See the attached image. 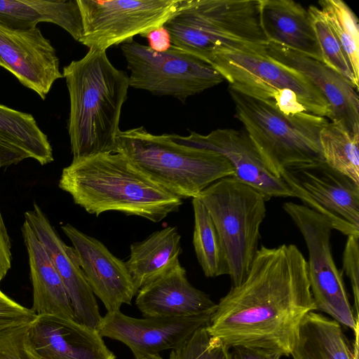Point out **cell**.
Instances as JSON below:
<instances>
[{
    "label": "cell",
    "instance_id": "26",
    "mask_svg": "<svg viewBox=\"0 0 359 359\" xmlns=\"http://www.w3.org/2000/svg\"><path fill=\"white\" fill-rule=\"evenodd\" d=\"M0 138L25 150L41 165L53 161L50 142L31 114L0 104Z\"/></svg>",
    "mask_w": 359,
    "mask_h": 359
},
{
    "label": "cell",
    "instance_id": "11",
    "mask_svg": "<svg viewBox=\"0 0 359 359\" xmlns=\"http://www.w3.org/2000/svg\"><path fill=\"white\" fill-rule=\"evenodd\" d=\"M182 0H77L83 34L79 42L89 49L107 48L144 36L163 26Z\"/></svg>",
    "mask_w": 359,
    "mask_h": 359
},
{
    "label": "cell",
    "instance_id": "8",
    "mask_svg": "<svg viewBox=\"0 0 359 359\" xmlns=\"http://www.w3.org/2000/svg\"><path fill=\"white\" fill-rule=\"evenodd\" d=\"M215 226L229 266L232 286L241 284L258 251L266 215L264 197L233 177L217 180L198 196Z\"/></svg>",
    "mask_w": 359,
    "mask_h": 359
},
{
    "label": "cell",
    "instance_id": "35",
    "mask_svg": "<svg viewBox=\"0 0 359 359\" xmlns=\"http://www.w3.org/2000/svg\"><path fill=\"white\" fill-rule=\"evenodd\" d=\"M11 242L0 209V283L11 268Z\"/></svg>",
    "mask_w": 359,
    "mask_h": 359
},
{
    "label": "cell",
    "instance_id": "20",
    "mask_svg": "<svg viewBox=\"0 0 359 359\" xmlns=\"http://www.w3.org/2000/svg\"><path fill=\"white\" fill-rule=\"evenodd\" d=\"M266 53L304 74L323 94L331 109L332 122L359 133V99L356 88L322 62L269 42Z\"/></svg>",
    "mask_w": 359,
    "mask_h": 359
},
{
    "label": "cell",
    "instance_id": "28",
    "mask_svg": "<svg viewBox=\"0 0 359 359\" xmlns=\"http://www.w3.org/2000/svg\"><path fill=\"white\" fill-rule=\"evenodd\" d=\"M359 133L350 132L343 124L327 122L320 132L325 163L359 184Z\"/></svg>",
    "mask_w": 359,
    "mask_h": 359
},
{
    "label": "cell",
    "instance_id": "21",
    "mask_svg": "<svg viewBox=\"0 0 359 359\" xmlns=\"http://www.w3.org/2000/svg\"><path fill=\"white\" fill-rule=\"evenodd\" d=\"M259 15L268 42L322 62L309 12L300 4L292 0H259Z\"/></svg>",
    "mask_w": 359,
    "mask_h": 359
},
{
    "label": "cell",
    "instance_id": "22",
    "mask_svg": "<svg viewBox=\"0 0 359 359\" xmlns=\"http://www.w3.org/2000/svg\"><path fill=\"white\" fill-rule=\"evenodd\" d=\"M22 233L28 255L33 290L32 309L36 316H54L76 320L58 273L42 243L25 221L22 226Z\"/></svg>",
    "mask_w": 359,
    "mask_h": 359
},
{
    "label": "cell",
    "instance_id": "39",
    "mask_svg": "<svg viewBox=\"0 0 359 359\" xmlns=\"http://www.w3.org/2000/svg\"><path fill=\"white\" fill-rule=\"evenodd\" d=\"M135 359H163L159 354L144 355L135 358Z\"/></svg>",
    "mask_w": 359,
    "mask_h": 359
},
{
    "label": "cell",
    "instance_id": "31",
    "mask_svg": "<svg viewBox=\"0 0 359 359\" xmlns=\"http://www.w3.org/2000/svg\"><path fill=\"white\" fill-rule=\"evenodd\" d=\"M168 359H231V354L229 348L219 339L212 336L205 325L172 349Z\"/></svg>",
    "mask_w": 359,
    "mask_h": 359
},
{
    "label": "cell",
    "instance_id": "14",
    "mask_svg": "<svg viewBox=\"0 0 359 359\" xmlns=\"http://www.w3.org/2000/svg\"><path fill=\"white\" fill-rule=\"evenodd\" d=\"M175 142L215 151L223 155L234 169V177L257 192L265 201L272 197H294L282 178L266 168L245 130L216 129L208 135L190 131L188 136L169 134Z\"/></svg>",
    "mask_w": 359,
    "mask_h": 359
},
{
    "label": "cell",
    "instance_id": "9",
    "mask_svg": "<svg viewBox=\"0 0 359 359\" xmlns=\"http://www.w3.org/2000/svg\"><path fill=\"white\" fill-rule=\"evenodd\" d=\"M121 48L130 72L129 86L181 102L224 81L210 64L177 47L156 52L133 39Z\"/></svg>",
    "mask_w": 359,
    "mask_h": 359
},
{
    "label": "cell",
    "instance_id": "30",
    "mask_svg": "<svg viewBox=\"0 0 359 359\" xmlns=\"http://www.w3.org/2000/svg\"><path fill=\"white\" fill-rule=\"evenodd\" d=\"M311 23L321 53L322 62L340 74L358 89L348 57L336 35L320 8L310 6L308 8Z\"/></svg>",
    "mask_w": 359,
    "mask_h": 359
},
{
    "label": "cell",
    "instance_id": "2",
    "mask_svg": "<svg viewBox=\"0 0 359 359\" xmlns=\"http://www.w3.org/2000/svg\"><path fill=\"white\" fill-rule=\"evenodd\" d=\"M74 202L96 216L108 211L159 222L177 212L182 198L142 172L121 153L72 160L58 183Z\"/></svg>",
    "mask_w": 359,
    "mask_h": 359
},
{
    "label": "cell",
    "instance_id": "34",
    "mask_svg": "<svg viewBox=\"0 0 359 359\" xmlns=\"http://www.w3.org/2000/svg\"><path fill=\"white\" fill-rule=\"evenodd\" d=\"M359 236H348L343 252V267L348 277L354 297L356 318L359 302Z\"/></svg>",
    "mask_w": 359,
    "mask_h": 359
},
{
    "label": "cell",
    "instance_id": "16",
    "mask_svg": "<svg viewBox=\"0 0 359 359\" xmlns=\"http://www.w3.org/2000/svg\"><path fill=\"white\" fill-rule=\"evenodd\" d=\"M77 255L80 266L95 296L107 312L130 304L138 290L126 263L114 255L99 240L70 224L61 226Z\"/></svg>",
    "mask_w": 359,
    "mask_h": 359
},
{
    "label": "cell",
    "instance_id": "24",
    "mask_svg": "<svg viewBox=\"0 0 359 359\" xmlns=\"http://www.w3.org/2000/svg\"><path fill=\"white\" fill-rule=\"evenodd\" d=\"M353 349L336 320L311 311L302 318L290 355L293 359H358V328Z\"/></svg>",
    "mask_w": 359,
    "mask_h": 359
},
{
    "label": "cell",
    "instance_id": "18",
    "mask_svg": "<svg viewBox=\"0 0 359 359\" xmlns=\"http://www.w3.org/2000/svg\"><path fill=\"white\" fill-rule=\"evenodd\" d=\"M25 220L42 243L69 296L76 320L96 329L102 316L73 247L60 237L46 215L35 202L24 214Z\"/></svg>",
    "mask_w": 359,
    "mask_h": 359
},
{
    "label": "cell",
    "instance_id": "19",
    "mask_svg": "<svg viewBox=\"0 0 359 359\" xmlns=\"http://www.w3.org/2000/svg\"><path fill=\"white\" fill-rule=\"evenodd\" d=\"M135 304L144 317L212 315L217 304L189 281L180 262L137 292Z\"/></svg>",
    "mask_w": 359,
    "mask_h": 359
},
{
    "label": "cell",
    "instance_id": "27",
    "mask_svg": "<svg viewBox=\"0 0 359 359\" xmlns=\"http://www.w3.org/2000/svg\"><path fill=\"white\" fill-rule=\"evenodd\" d=\"M194 214L193 244L199 264L206 277L229 274L226 258L218 233L208 210L198 198H192Z\"/></svg>",
    "mask_w": 359,
    "mask_h": 359
},
{
    "label": "cell",
    "instance_id": "10",
    "mask_svg": "<svg viewBox=\"0 0 359 359\" xmlns=\"http://www.w3.org/2000/svg\"><path fill=\"white\" fill-rule=\"evenodd\" d=\"M283 208L300 231L308 249V277L316 310L355 331L358 328V318L353 314L341 274L332 257L331 223L303 204L286 202Z\"/></svg>",
    "mask_w": 359,
    "mask_h": 359
},
{
    "label": "cell",
    "instance_id": "37",
    "mask_svg": "<svg viewBox=\"0 0 359 359\" xmlns=\"http://www.w3.org/2000/svg\"><path fill=\"white\" fill-rule=\"evenodd\" d=\"M231 359H280L282 355L276 352L261 348L244 346L232 348Z\"/></svg>",
    "mask_w": 359,
    "mask_h": 359
},
{
    "label": "cell",
    "instance_id": "33",
    "mask_svg": "<svg viewBox=\"0 0 359 359\" xmlns=\"http://www.w3.org/2000/svg\"><path fill=\"white\" fill-rule=\"evenodd\" d=\"M36 316L32 309L19 304L0 290V329L30 324Z\"/></svg>",
    "mask_w": 359,
    "mask_h": 359
},
{
    "label": "cell",
    "instance_id": "13",
    "mask_svg": "<svg viewBox=\"0 0 359 359\" xmlns=\"http://www.w3.org/2000/svg\"><path fill=\"white\" fill-rule=\"evenodd\" d=\"M211 316L136 318L117 311L102 317L96 330L102 337L126 345L137 358L176 348L197 329L208 325Z\"/></svg>",
    "mask_w": 359,
    "mask_h": 359
},
{
    "label": "cell",
    "instance_id": "12",
    "mask_svg": "<svg viewBox=\"0 0 359 359\" xmlns=\"http://www.w3.org/2000/svg\"><path fill=\"white\" fill-rule=\"evenodd\" d=\"M280 178L294 197L327 219L333 229L359 236V184L325 162L285 170Z\"/></svg>",
    "mask_w": 359,
    "mask_h": 359
},
{
    "label": "cell",
    "instance_id": "4",
    "mask_svg": "<svg viewBox=\"0 0 359 359\" xmlns=\"http://www.w3.org/2000/svg\"><path fill=\"white\" fill-rule=\"evenodd\" d=\"M172 45L209 64L219 53H264L259 0H182L165 22Z\"/></svg>",
    "mask_w": 359,
    "mask_h": 359
},
{
    "label": "cell",
    "instance_id": "25",
    "mask_svg": "<svg viewBox=\"0 0 359 359\" xmlns=\"http://www.w3.org/2000/svg\"><path fill=\"white\" fill-rule=\"evenodd\" d=\"M130 250L125 263L139 290L180 262L181 236L176 226H168L132 243Z\"/></svg>",
    "mask_w": 359,
    "mask_h": 359
},
{
    "label": "cell",
    "instance_id": "7",
    "mask_svg": "<svg viewBox=\"0 0 359 359\" xmlns=\"http://www.w3.org/2000/svg\"><path fill=\"white\" fill-rule=\"evenodd\" d=\"M209 64L239 93L287 115L309 112L331 118L330 104L301 72L264 53L233 51L215 55Z\"/></svg>",
    "mask_w": 359,
    "mask_h": 359
},
{
    "label": "cell",
    "instance_id": "1",
    "mask_svg": "<svg viewBox=\"0 0 359 359\" xmlns=\"http://www.w3.org/2000/svg\"><path fill=\"white\" fill-rule=\"evenodd\" d=\"M314 310L307 262L297 247L262 245L244 280L217 304L207 328L229 348L288 356L302 318Z\"/></svg>",
    "mask_w": 359,
    "mask_h": 359
},
{
    "label": "cell",
    "instance_id": "23",
    "mask_svg": "<svg viewBox=\"0 0 359 359\" xmlns=\"http://www.w3.org/2000/svg\"><path fill=\"white\" fill-rule=\"evenodd\" d=\"M50 22L79 41L83 34L77 0H0V24L14 29H29Z\"/></svg>",
    "mask_w": 359,
    "mask_h": 359
},
{
    "label": "cell",
    "instance_id": "15",
    "mask_svg": "<svg viewBox=\"0 0 359 359\" xmlns=\"http://www.w3.org/2000/svg\"><path fill=\"white\" fill-rule=\"evenodd\" d=\"M0 66L42 100L63 78L55 48L37 27L14 29L0 24Z\"/></svg>",
    "mask_w": 359,
    "mask_h": 359
},
{
    "label": "cell",
    "instance_id": "6",
    "mask_svg": "<svg viewBox=\"0 0 359 359\" xmlns=\"http://www.w3.org/2000/svg\"><path fill=\"white\" fill-rule=\"evenodd\" d=\"M236 116L269 171H283L325 162L320 132L328 121L309 112L285 115L267 104L229 87Z\"/></svg>",
    "mask_w": 359,
    "mask_h": 359
},
{
    "label": "cell",
    "instance_id": "17",
    "mask_svg": "<svg viewBox=\"0 0 359 359\" xmlns=\"http://www.w3.org/2000/svg\"><path fill=\"white\" fill-rule=\"evenodd\" d=\"M25 343L31 359L116 358L96 329L54 316H37Z\"/></svg>",
    "mask_w": 359,
    "mask_h": 359
},
{
    "label": "cell",
    "instance_id": "38",
    "mask_svg": "<svg viewBox=\"0 0 359 359\" xmlns=\"http://www.w3.org/2000/svg\"><path fill=\"white\" fill-rule=\"evenodd\" d=\"M144 36L148 40V46L156 52L165 51L172 46L170 34L163 25L152 29Z\"/></svg>",
    "mask_w": 359,
    "mask_h": 359
},
{
    "label": "cell",
    "instance_id": "29",
    "mask_svg": "<svg viewBox=\"0 0 359 359\" xmlns=\"http://www.w3.org/2000/svg\"><path fill=\"white\" fill-rule=\"evenodd\" d=\"M319 4L359 81V26L355 14L341 0H323Z\"/></svg>",
    "mask_w": 359,
    "mask_h": 359
},
{
    "label": "cell",
    "instance_id": "36",
    "mask_svg": "<svg viewBox=\"0 0 359 359\" xmlns=\"http://www.w3.org/2000/svg\"><path fill=\"white\" fill-rule=\"evenodd\" d=\"M31 156L22 148L0 138V169L15 165Z\"/></svg>",
    "mask_w": 359,
    "mask_h": 359
},
{
    "label": "cell",
    "instance_id": "32",
    "mask_svg": "<svg viewBox=\"0 0 359 359\" xmlns=\"http://www.w3.org/2000/svg\"><path fill=\"white\" fill-rule=\"evenodd\" d=\"M30 324L0 329V359H31L25 343Z\"/></svg>",
    "mask_w": 359,
    "mask_h": 359
},
{
    "label": "cell",
    "instance_id": "3",
    "mask_svg": "<svg viewBox=\"0 0 359 359\" xmlns=\"http://www.w3.org/2000/svg\"><path fill=\"white\" fill-rule=\"evenodd\" d=\"M70 102L68 133L73 159L116 153L119 121L129 76L109 61L106 50L89 49L64 67Z\"/></svg>",
    "mask_w": 359,
    "mask_h": 359
},
{
    "label": "cell",
    "instance_id": "5",
    "mask_svg": "<svg viewBox=\"0 0 359 359\" xmlns=\"http://www.w3.org/2000/svg\"><path fill=\"white\" fill-rule=\"evenodd\" d=\"M116 147V153L182 199L198 198L217 180L234 176L233 166L221 154L178 143L169 134H151L143 127L120 130Z\"/></svg>",
    "mask_w": 359,
    "mask_h": 359
}]
</instances>
